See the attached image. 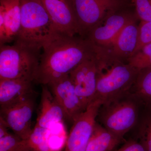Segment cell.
<instances>
[{"mask_svg":"<svg viewBox=\"0 0 151 151\" xmlns=\"http://www.w3.org/2000/svg\"><path fill=\"white\" fill-rule=\"evenodd\" d=\"M98 47L85 38L58 33L44 45L35 82L47 85L69 73L87 58Z\"/></svg>","mask_w":151,"mask_h":151,"instance_id":"1","label":"cell"},{"mask_svg":"<svg viewBox=\"0 0 151 151\" xmlns=\"http://www.w3.org/2000/svg\"><path fill=\"white\" fill-rule=\"evenodd\" d=\"M97 89L94 100L103 104L129 95L139 70L116 58L106 49L98 47Z\"/></svg>","mask_w":151,"mask_h":151,"instance_id":"2","label":"cell"},{"mask_svg":"<svg viewBox=\"0 0 151 151\" xmlns=\"http://www.w3.org/2000/svg\"><path fill=\"white\" fill-rule=\"evenodd\" d=\"M21 22L14 42L42 50L57 34L51 19L40 0H20Z\"/></svg>","mask_w":151,"mask_h":151,"instance_id":"3","label":"cell"},{"mask_svg":"<svg viewBox=\"0 0 151 151\" xmlns=\"http://www.w3.org/2000/svg\"><path fill=\"white\" fill-rule=\"evenodd\" d=\"M0 46V79L26 78L35 82L42 50L16 42Z\"/></svg>","mask_w":151,"mask_h":151,"instance_id":"4","label":"cell"},{"mask_svg":"<svg viewBox=\"0 0 151 151\" xmlns=\"http://www.w3.org/2000/svg\"><path fill=\"white\" fill-rule=\"evenodd\" d=\"M97 118L105 129L123 139L137 122V101L127 95L103 104L99 109Z\"/></svg>","mask_w":151,"mask_h":151,"instance_id":"5","label":"cell"},{"mask_svg":"<svg viewBox=\"0 0 151 151\" xmlns=\"http://www.w3.org/2000/svg\"><path fill=\"white\" fill-rule=\"evenodd\" d=\"M138 19L133 3L108 14L86 33L84 37L96 46L108 48L126 25Z\"/></svg>","mask_w":151,"mask_h":151,"instance_id":"6","label":"cell"},{"mask_svg":"<svg viewBox=\"0 0 151 151\" xmlns=\"http://www.w3.org/2000/svg\"><path fill=\"white\" fill-rule=\"evenodd\" d=\"M80 29L84 37L92 27L108 14L132 3L129 0H71Z\"/></svg>","mask_w":151,"mask_h":151,"instance_id":"7","label":"cell"},{"mask_svg":"<svg viewBox=\"0 0 151 151\" xmlns=\"http://www.w3.org/2000/svg\"><path fill=\"white\" fill-rule=\"evenodd\" d=\"M103 102L95 99L74 120L65 144V151H86Z\"/></svg>","mask_w":151,"mask_h":151,"instance_id":"8","label":"cell"},{"mask_svg":"<svg viewBox=\"0 0 151 151\" xmlns=\"http://www.w3.org/2000/svg\"><path fill=\"white\" fill-rule=\"evenodd\" d=\"M97 52V50L95 55L81 62L69 74L76 94L86 109L94 100L96 94L98 72Z\"/></svg>","mask_w":151,"mask_h":151,"instance_id":"9","label":"cell"},{"mask_svg":"<svg viewBox=\"0 0 151 151\" xmlns=\"http://www.w3.org/2000/svg\"><path fill=\"white\" fill-rule=\"evenodd\" d=\"M35 105V97H32L8 108H1L0 119L15 134L27 140L33 129L32 120Z\"/></svg>","mask_w":151,"mask_h":151,"instance_id":"10","label":"cell"},{"mask_svg":"<svg viewBox=\"0 0 151 151\" xmlns=\"http://www.w3.org/2000/svg\"><path fill=\"white\" fill-rule=\"evenodd\" d=\"M60 105L65 119L73 123L86 108L76 92L69 74L56 78L47 84Z\"/></svg>","mask_w":151,"mask_h":151,"instance_id":"11","label":"cell"},{"mask_svg":"<svg viewBox=\"0 0 151 151\" xmlns=\"http://www.w3.org/2000/svg\"><path fill=\"white\" fill-rule=\"evenodd\" d=\"M58 32L75 36L80 29L71 0H40Z\"/></svg>","mask_w":151,"mask_h":151,"instance_id":"12","label":"cell"},{"mask_svg":"<svg viewBox=\"0 0 151 151\" xmlns=\"http://www.w3.org/2000/svg\"><path fill=\"white\" fill-rule=\"evenodd\" d=\"M20 0H0V44L14 41L21 27Z\"/></svg>","mask_w":151,"mask_h":151,"instance_id":"13","label":"cell"},{"mask_svg":"<svg viewBox=\"0 0 151 151\" xmlns=\"http://www.w3.org/2000/svg\"><path fill=\"white\" fill-rule=\"evenodd\" d=\"M32 79L26 78L0 79V107L8 108L35 97Z\"/></svg>","mask_w":151,"mask_h":151,"instance_id":"14","label":"cell"},{"mask_svg":"<svg viewBox=\"0 0 151 151\" xmlns=\"http://www.w3.org/2000/svg\"><path fill=\"white\" fill-rule=\"evenodd\" d=\"M138 19H135L125 26L111 46L105 48L116 58L127 62L134 53L139 40Z\"/></svg>","mask_w":151,"mask_h":151,"instance_id":"15","label":"cell"},{"mask_svg":"<svg viewBox=\"0 0 151 151\" xmlns=\"http://www.w3.org/2000/svg\"><path fill=\"white\" fill-rule=\"evenodd\" d=\"M65 119L64 112L47 85H42L39 109L35 126L50 128L62 123Z\"/></svg>","mask_w":151,"mask_h":151,"instance_id":"16","label":"cell"},{"mask_svg":"<svg viewBox=\"0 0 151 151\" xmlns=\"http://www.w3.org/2000/svg\"><path fill=\"white\" fill-rule=\"evenodd\" d=\"M123 139L96 122L86 151H111Z\"/></svg>","mask_w":151,"mask_h":151,"instance_id":"17","label":"cell"},{"mask_svg":"<svg viewBox=\"0 0 151 151\" xmlns=\"http://www.w3.org/2000/svg\"><path fill=\"white\" fill-rule=\"evenodd\" d=\"M129 96L151 106V67L139 70Z\"/></svg>","mask_w":151,"mask_h":151,"instance_id":"18","label":"cell"},{"mask_svg":"<svg viewBox=\"0 0 151 151\" xmlns=\"http://www.w3.org/2000/svg\"><path fill=\"white\" fill-rule=\"evenodd\" d=\"M50 128L35 126L26 142L29 151H53L50 145Z\"/></svg>","mask_w":151,"mask_h":151,"instance_id":"19","label":"cell"},{"mask_svg":"<svg viewBox=\"0 0 151 151\" xmlns=\"http://www.w3.org/2000/svg\"><path fill=\"white\" fill-rule=\"evenodd\" d=\"M127 62L139 70L151 67V43L136 51L127 60Z\"/></svg>","mask_w":151,"mask_h":151,"instance_id":"20","label":"cell"},{"mask_svg":"<svg viewBox=\"0 0 151 151\" xmlns=\"http://www.w3.org/2000/svg\"><path fill=\"white\" fill-rule=\"evenodd\" d=\"M0 151H29L26 141L16 134H9L0 138Z\"/></svg>","mask_w":151,"mask_h":151,"instance_id":"21","label":"cell"},{"mask_svg":"<svg viewBox=\"0 0 151 151\" xmlns=\"http://www.w3.org/2000/svg\"><path fill=\"white\" fill-rule=\"evenodd\" d=\"M138 136L146 151H151V113L146 116L141 123Z\"/></svg>","mask_w":151,"mask_h":151,"instance_id":"22","label":"cell"},{"mask_svg":"<svg viewBox=\"0 0 151 151\" xmlns=\"http://www.w3.org/2000/svg\"><path fill=\"white\" fill-rule=\"evenodd\" d=\"M136 14L140 21H151V0H132Z\"/></svg>","mask_w":151,"mask_h":151,"instance_id":"23","label":"cell"},{"mask_svg":"<svg viewBox=\"0 0 151 151\" xmlns=\"http://www.w3.org/2000/svg\"><path fill=\"white\" fill-rule=\"evenodd\" d=\"M151 43V21L147 22L140 21L139 24V40L138 45L134 53L143 46Z\"/></svg>","mask_w":151,"mask_h":151,"instance_id":"24","label":"cell"},{"mask_svg":"<svg viewBox=\"0 0 151 151\" xmlns=\"http://www.w3.org/2000/svg\"><path fill=\"white\" fill-rule=\"evenodd\" d=\"M116 151H146L145 147L139 141L131 140Z\"/></svg>","mask_w":151,"mask_h":151,"instance_id":"25","label":"cell"},{"mask_svg":"<svg viewBox=\"0 0 151 151\" xmlns=\"http://www.w3.org/2000/svg\"><path fill=\"white\" fill-rule=\"evenodd\" d=\"M8 127H7L2 120L0 119V138L3 137L9 134L8 132Z\"/></svg>","mask_w":151,"mask_h":151,"instance_id":"26","label":"cell"}]
</instances>
